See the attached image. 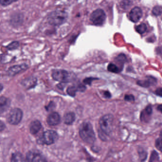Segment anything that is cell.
Masks as SVG:
<instances>
[{"mask_svg": "<svg viewBox=\"0 0 162 162\" xmlns=\"http://www.w3.org/2000/svg\"><path fill=\"white\" fill-rule=\"evenodd\" d=\"M79 135L82 140L88 144H93L96 140L93 126L90 122H85L81 124L79 128Z\"/></svg>", "mask_w": 162, "mask_h": 162, "instance_id": "1", "label": "cell"}, {"mask_svg": "<svg viewBox=\"0 0 162 162\" xmlns=\"http://www.w3.org/2000/svg\"><path fill=\"white\" fill-rule=\"evenodd\" d=\"M67 13L61 10H56L50 13L47 18L48 23L53 26H59L67 20Z\"/></svg>", "mask_w": 162, "mask_h": 162, "instance_id": "2", "label": "cell"}, {"mask_svg": "<svg viewBox=\"0 0 162 162\" xmlns=\"http://www.w3.org/2000/svg\"><path fill=\"white\" fill-rule=\"evenodd\" d=\"M114 118L112 114H106L101 117L99 124L102 131L106 135H109L112 132L113 129Z\"/></svg>", "mask_w": 162, "mask_h": 162, "instance_id": "3", "label": "cell"}, {"mask_svg": "<svg viewBox=\"0 0 162 162\" xmlns=\"http://www.w3.org/2000/svg\"><path fill=\"white\" fill-rule=\"evenodd\" d=\"M58 138V134L56 131L48 130L43 133L42 135L38 139V142L41 144L50 145L56 142Z\"/></svg>", "mask_w": 162, "mask_h": 162, "instance_id": "4", "label": "cell"}, {"mask_svg": "<svg viewBox=\"0 0 162 162\" xmlns=\"http://www.w3.org/2000/svg\"><path fill=\"white\" fill-rule=\"evenodd\" d=\"M106 14L102 9H98L94 10L90 16V20L96 26L103 25L106 20Z\"/></svg>", "mask_w": 162, "mask_h": 162, "instance_id": "5", "label": "cell"}, {"mask_svg": "<svg viewBox=\"0 0 162 162\" xmlns=\"http://www.w3.org/2000/svg\"><path fill=\"white\" fill-rule=\"evenodd\" d=\"M23 117V112L19 108L12 109L7 117V120L10 124L16 125L21 122Z\"/></svg>", "mask_w": 162, "mask_h": 162, "instance_id": "6", "label": "cell"}, {"mask_svg": "<svg viewBox=\"0 0 162 162\" xmlns=\"http://www.w3.org/2000/svg\"><path fill=\"white\" fill-rule=\"evenodd\" d=\"M52 76L54 80L62 82H68L71 79L69 73L64 70H54L52 72Z\"/></svg>", "mask_w": 162, "mask_h": 162, "instance_id": "7", "label": "cell"}, {"mask_svg": "<svg viewBox=\"0 0 162 162\" xmlns=\"http://www.w3.org/2000/svg\"><path fill=\"white\" fill-rule=\"evenodd\" d=\"M28 162H47L46 158L39 153L30 151L26 156Z\"/></svg>", "mask_w": 162, "mask_h": 162, "instance_id": "8", "label": "cell"}, {"mask_svg": "<svg viewBox=\"0 0 162 162\" xmlns=\"http://www.w3.org/2000/svg\"><path fill=\"white\" fill-rule=\"evenodd\" d=\"M28 68V65L23 64L19 65H16L10 67L8 70L7 73L9 76H13L18 73L25 71Z\"/></svg>", "mask_w": 162, "mask_h": 162, "instance_id": "9", "label": "cell"}, {"mask_svg": "<svg viewBox=\"0 0 162 162\" xmlns=\"http://www.w3.org/2000/svg\"><path fill=\"white\" fill-rule=\"evenodd\" d=\"M142 12L141 9L138 7L132 9L129 13V18L131 22L135 23L139 21L142 17Z\"/></svg>", "mask_w": 162, "mask_h": 162, "instance_id": "10", "label": "cell"}, {"mask_svg": "<svg viewBox=\"0 0 162 162\" xmlns=\"http://www.w3.org/2000/svg\"><path fill=\"white\" fill-rule=\"evenodd\" d=\"M61 121V118L59 114L56 112H53L48 116L47 122V124L51 126H54L59 124Z\"/></svg>", "mask_w": 162, "mask_h": 162, "instance_id": "11", "label": "cell"}, {"mask_svg": "<svg viewBox=\"0 0 162 162\" xmlns=\"http://www.w3.org/2000/svg\"><path fill=\"white\" fill-rule=\"evenodd\" d=\"M10 105V99L4 96L0 97V114L6 112Z\"/></svg>", "mask_w": 162, "mask_h": 162, "instance_id": "12", "label": "cell"}, {"mask_svg": "<svg viewBox=\"0 0 162 162\" xmlns=\"http://www.w3.org/2000/svg\"><path fill=\"white\" fill-rule=\"evenodd\" d=\"M157 82L156 79L154 77L150 76L147 77L146 80H140L138 81L137 84L139 86H141L142 87H149L152 84H154Z\"/></svg>", "mask_w": 162, "mask_h": 162, "instance_id": "13", "label": "cell"}, {"mask_svg": "<svg viewBox=\"0 0 162 162\" xmlns=\"http://www.w3.org/2000/svg\"><path fill=\"white\" fill-rule=\"evenodd\" d=\"M23 15L19 13L13 14L10 20V24L14 26H18L23 22Z\"/></svg>", "mask_w": 162, "mask_h": 162, "instance_id": "14", "label": "cell"}, {"mask_svg": "<svg viewBox=\"0 0 162 162\" xmlns=\"http://www.w3.org/2000/svg\"><path fill=\"white\" fill-rule=\"evenodd\" d=\"M37 84V79L34 77H29L22 81V84L27 89L33 88Z\"/></svg>", "mask_w": 162, "mask_h": 162, "instance_id": "15", "label": "cell"}, {"mask_svg": "<svg viewBox=\"0 0 162 162\" xmlns=\"http://www.w3.org/2000/svg\"><path fill=\"white\" fill-rule=\"evenodd\" d=\"M41 127L42 125L40 122L38 120H34L31 123L29 127V130L32 134H36L40 130Z\"/></svg>", "mask_w": 162, "mask_h": 162, "instance_id": "16", "label": "cell"}, {"mask_svg": "<svg viewBox=\"0 0 162 162\" xmlns=\"http://www.w3.org/2000/svg\"><path fill=\"white\" fill-rule=\"evenodd\" d=\"M75 119V113L72 112L67 113L64 117V122L66 125H71Z\"/></svg>", "mask_w": 162, "mask_h": 162, "instance_id": "17", "label": "cell"}, {"mask_svg": "<svg viewBox=\"0 0 162 162\" xmlns=\"http://www.w3.org/2000/svg\"><path fill=\"white\" fill-rule=\"evenodd\" d=\"M11 162H26V160L22 154L16 153L12 155Z\"/></svg>", "mask_w": 162, "mask_h": 162, "instance_id": "18", "label": "cell"}, {"mask_svg": "<svg viewBox=\"0 0 162 162\" xmlns=\"http://www.w3.org/2000/svg\"><path fill=\"white\" fill-rule=\"evenodd\" d=\"M139 160L141 162H144L147 157V153L142 147H138V149Z\"/></svg>", "mask_w": 162, "mask_h": 162, "instance_id": "19", "label": "cell"}, {"mask_svg": "<svg viewBox=\"0 0 162 162\" xmlns=\"http://www.w3.org/2000/svg\"><path fill=\"white\" fill-rule=\"evenodd\" d=\"M108 70L110 72L114 73H119L122 70L121 69L119 68L118 66L115 64L113 63H110L108 65Z\"/></svg>", "mask_w": 162, "mask_h": 162, "instance_id": "20", "label": "cell"}, {"mask_svg": "<svg viewBox=\"0 0 162 162\" xmlns=\"http://www.w3.org/2000/svg\"><path fill=\"white\" fill-rule=\"evenodd\" d=\"M159 161V156L156 151L153 150L151 154L149 162H157Z\"/></svg>", "mask_w": 162, "mask_h": 162, "instance_id": "21", "label": "cell"}, {"mask_svg": "<svg viewBox=\"0 0 162 162\" xmlns=\"http://www.w3.org/2000/svg\"><path fill=\"white\" fill-rule=\"evenodd\" d=\"M147 26L144 23L140 24V25L137 26V27H135V30L137 31V32H138L140 34H142L143 33H144L147 31Z\"/></svg>", "mask_w": 162, "mask_h": 162, "instance_id": "22", "label": "cell"}, {"mask_svg": "<svg viewBox=\"0 0 162 162\" xmlns=\"http://www.w3.org/2000/svg\"><path fill=\"white\" fill-rule=\"evenodd\" d=\"M77 91H78L77 87L73 86H69L67 88V93L70 96L75 97Z\"/></svg>", "mask_w": 162, "mask_h": 162, "instance_id": "23", "label": "cell"}, {"mask_svg": "<svg viewBox=\"0 0 162 162\" xmlns=\"http://www.w3.org/2000/svg\"><path fill=\"white\" fill-rule=\"evenodd\" d=\"M19 42L17 41H13L12 43H10V44L8 45V46H7L6 48L8 50H13L17 49L19 47Z\"/></svg>", "mask_w": 162, "mask_h": 162, "instance_id": "24", "label": "cell"}, {"mask_svg": "<svg viewBox=\"0 0 162 162\" xmlns=\"http://www.w3.org/2000/svg\"><path fill=\"white\" fill-rule=\"evenodd\" d=\"M18 1L19 0H0V4L3 6H7Z\"/></svg>", "mask_w": 162, "mask_h": 162, "instance_id": "25", "label": "cell"}, {"mask_svg": "<svg viewBox=\"0 0 162 162\" xmlns=\"http://www.w3.org/2000/svg\"><path fill=\"white\" fill-rule=\"evenodd\" d=\"M152 12L154 15H160L162 13V7L160 6H156L153 9Z\"/></svg>", "mask_w": 162, "mask_h": 162, "instance_id": "26", "label": "cell"}, {"mask_svg": "<svg viewBox=\"0 0 162 162\" xmlns=\"http://www.w3.org/2000/svg\"><path fill=\"white\" fill-rule=\"evenodd\" d=\"M154 145L156 148L162 153V138H158L156 139Z\"/></svg>", "mask_w": 162, "mask_h": 162, "instance_id": "27", "label": "cell"}, {"mask_svg": "<svg viewBox=\"0 0 162 162\" xmlns=\"http://www.w3.org/2000/svg\"><path fill=\"white\" fill-rule=\"evenodd\" d=\"M116 59L119 63L124 64L127 60V58L126 57L125 54H120L118 56V57H117Z\"/></svg>", "mask_w": 162, "mask_h": 162, "instance_id": "28", "label": "cell"}, {"mask_svg": "<svg viewBox=\"0 0 162 162\" xmlns=\"http://www.w3.org/2000/svg\"><path fill=\"white\" fill-rule=\"evenodd\" d=\"M124 99L126 101H132L135 100V97L132 94H127L125 96Z\"/></svg>", "mask_w": 162, "mask_h": 162, "instance_id": "29", "label": "cell"}, {"mask_svg": "<svg viewBox=\"0 0 162 162\" xmlns=\"http://www.w3.org/2000/svg\"><path fill=\"white\" fill-rule=\"evenodd\" d=\"M145 112L150 116L152 113V108L151 105H148L144 110Z\"/></svg>", "mask_w": 162, "mask_h": 162, "instance_id": "30", "label": "cell"}, {"mask_svg": "<svg viewBox=\"0 0 162 162\" xmlns=\"http://www.w3.org/2000/svg\"><path fill=\"white\" fill-rule=\"evenodd\" d=\"M155 94L159 96L162 97V88H159L155 91Z\"/></svg>", "mask_w": 162, "mask_h": 162, "instance_id": "31", "label": "cell"}, {"mask_svg": "<svg viewBox=\"0 0 162 162\" xmlns=\"http://www.w3.org/2000/svg\"><path fill=\"white\" fill-rule=\"evenodd\" d=\"M54 108V104L53 102H50V104H48V106L46 107L47 110H52Z\"/></svg>", "mask_w": 162, "mask_h": 162, "instance_id": "32", "label": "cell"}, {"mask_svg": "<svg viewBox=\"0 0 162 162\" xmlns=\"http://www.w3.org/2000/svg\"><path fill=\"white\" fill-rule=\"evenodd\" d=\"M94 79H95L93 78H86L84 80V83H85V84H91V82H92V81H93Z\"/></svg>", "mask_w": 162, "mask_h": 162, "instance_id": "33", "label": "cell"}, {"mask_svg": "<svg viewBox=\"0 0 162 162\" xmlns=\"http://www.w3.org/2000/svg\"><path fill=\"white\" fill-rule=\"evenodd\" d=\"M85 86H84L82 85H79L78 87H77L78 91H84L85 90Z\"/></svg>", "mask_w": 162, "mask_h": 162, "instance_id": "34", "label": "cell"}, {"mask_svg": "<svg viewBox=\"0 0 162 162\" xmlns=\"http://www.w3.org/2000/svg\"><path fill=\"white\" fill-rule=\"evenodd\" d=\"M4 128H5V125H4V123L2 122L1 121H0V131L3 130Z\"/></svg>", "mask_w": 162, "mask_h": 162, "instance_id": "35", "label": "cell"}, {"mask_svg": "<svg viewBox=\"0 0 162 162\" xmlns=\"http://www.w3.org/2000/svg\"><path fill=\"white\" fill-rule=\"evenodd\" d=\"M104 96L107 98H110L111 97V94H110V93H109V91H105L104 92Z\"/></svg>", "mask_w": 162, "mask_h": 162, "instance_id": "36", "label": "cell"}, {"mask_svg": "<svg viewBox=\"0 0 162 162\" xmlns=\"http://www.w3.org/2000/svg\"><path fill=\"white\" fill-rule=\"evenodd\" d=\"M157 110H159L160 112H161L162 113V104H160L157 106Z\"/></svg>", "mask_w": 162, "mask_h": 162, "instance_id": "37", "label": "cell"}, {"mask_svg": "<svg viewBox=\"0 0 162 162\" xmlns=\"http://www.w3.org/2000/svg\"><path fill=\"white\" fill-rule=\"evenodd\" d=\"M3 85L1 84H0V92L3 90Z\"/></svg>", "mask_w": 162, "mask_h": 162, "instance_id": "38", "label": "cell"}, {"mask_svg": "<svg viewBox=\"0 0 162 162\" xmlns=\"http://www.w3.org/2000/svg\"><path fill=\"white\" fill-rule=\"evenodd\" d=\"M160 135L162 137V130L161 131V132H160Z\"/></svg>", "mask_w": 162, "mask_h": 162, "instance_id": "39", "label": "cell"}]
</instances>
